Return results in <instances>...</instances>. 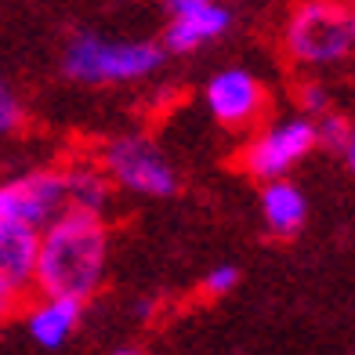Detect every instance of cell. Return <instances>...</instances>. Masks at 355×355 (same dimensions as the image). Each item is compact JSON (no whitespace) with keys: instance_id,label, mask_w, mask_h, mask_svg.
<instances>
[{"instance_id":"cell-1","label":"cell","mask_w":355,"mask_h":355,"mask_svg":"<svg viewBox=\"0 0 355 355\" xmlns=\"http://www.w3.org/2000/svg\"><path fill=\"white\" fill-rule=\"evenodd\" d=\"M109 225L98 214L66 211L37 236L33 297H66L87 304L105 283Z\"/></svg>"},{"instance_id":"cell-2","label":"cell","mask_w":355,"mask_h":355,"mask_svg":"<svg viewBox=\"0 0 355 355\" xmlns=\"http://www.w3.org/2000/svg\"><path fill=\"white\" fill-rule=\"evenodd\" d=\"M164 47L159 40H120L94 29H80L62 47V73L87 87L135 84L159 69Z\"/></svg>"},{"instance_id":"cell-3","label":"cell","mask_w":355,"mask_h":355,"mask_svg":"<svg viewBox=\"0 0 355 355\" xmlns=\"http://www.w3.org/2000/svg\"><path fill=\"white\" fill-rule=\"evenodd\" d=\"M279 51L290 66H334L355 51V8L337 0H304L286 11Z\"/></svg>"},{"instance_id":"cell-4","label":"cell","mask_w":355,"mask_h":355,"mask_svg":"<svg viewBox=\"0 0 355 355\" xmlns=\"http://www.w3.org/2000/svg\"><path fill=\"white\" fill-rule=\"evenodd\" d=\"M315 149H319L315 123L309 116H283L250 131V138L236 153V167L261 185L286 182V174L301 159H309Z\"/></svg>"},{"instance_id":"cell-5","label":"cell","mask_w":355,"mask_h":355,"mask_svg":"<svg viewBox=\"0 0 355 355\" xmlns=\"http://www.w3.org/2000/svg\"><path fill=\"white\" fill-rule=\"evenodd\" d=\"M98 167L105 171L112 189L135 192V196L164 200L178 192V171L171 159L149 135H116L102 145V153L94 156Z\"/></svg>"},{"instance_id":"cell-6","label":"cell","mask_w":355,"mask_h":355,"mask_svg":"<svg viewBox=\"0 0 355 355\" xmlns=\"http://www.w3.org/2000/svg\"><path fill=\"white\" fill-rule=\"evenodd\" d=\"M66 211L69 203L62 167H37L0 182V225H22V229L40 232Z\"/></svg>"},{"instance_id":"cell-7","label":"cell","mask_w":355,"mask_h":355,"mask_svg":"<svg viewBox=\"0 0 355 355\" xmlns=\"http://www.w3.org/2000/svg\"><path fill=\"white\" fill-rule=\"evenodd\" d=\"M203 102L225 131H257L268 112V87L243 66H225L203 84Z\"/></svg>"},{"instance_id":"cell-8","label":"cell","mask_w":355,"mask_h":355,"mask_svg":"<svg viewBox=\"0 0 355 355\" xmlns=\"http://www.w3.org/2000/svg\"><path fill=\"white\" fill-rule=\"evenodd\" d=\"M232 29V11L214 0H171L167 4V26H164V55H189L203 44L221 40Z\"/></svg>"},{"instance_id":"cell-9","label":"cell","mask_w":355,"mask_h":355,"mask_svg":"<svg viewBox=\"0 0 355 355\" xmlns=\"http://www.w3.org/2000/svg\"><path fill=\"white\" fill-rule=\"evenodd\" d=\"M37 236L22 225H0V290L19 301L33 297L37 276Z\"/></svg>"},{"instance_id":"cell-10","label":"cell","mask_w":355,"mask_h":355,"mask_svg":"<svg viewBox=\"0 0 355 355\" xmlns=\"http://www.w3.org/2000/svg\"><path fill=\"white\" fill-rule=\"evenodd\" d=\"M22 319H26V334L40 348H62L76 334L80 319H84V304L66 297H29Z\"/></svg>"},{"instance_id":"cell-11","label":"cell","mask_w":355,"mask_h":355,"mask_svg":"<svg viewBox=\"0 0 355 355\" xmlns=\"http://www.w3.org/2000/svg\"><path fill=\"white\" fill-rule=\"evenodd\" d=\"M62 178H66V203H69V211L105 218L109 203H112V192H116V189L109 185V178L98 167V159H94V156L66 159V164H62Z\"/></svg>"},{"instance_id":"cell-12","label":"cell","mask_w":355,"mask_h":355,"mask_svg":"<svg viewBox=\"0 0 355 355\" xmlns=\"http://www.w3.org/2000/svg\"><path fill=\"white\" fill-rule=\"evenodd\" d=\"M261 221L279 239H290L304 229V221H309V200H304V192L290 178L286 182L261 185Z\"/></svg>"},{"instance_id":"cell-13","label":"cell","mask_w":355,"mask_h":355,"mask_svg":"<svg viewBox=\"0 0 355 355\" xmlns=\"http://www.w3.org/2000/svg\"><path fill=\"white\" fill-rule=\"evenodd\" d=\"M315 123V138H319V145H330V149H337L341 153L345 149V141H348V135H352V120L348 116H341V112H322V116H315L312 120Z\"/></svg>"},{"instance_id":"cell-14","label":"cell","mask_w":355,"mask_h":355,"mask_svg":"<svg viewBox=\"0 0 355 355\" xmlns=\"http://www.w3.org/2000/svg\"><path fill=\"white\" fill-rule=\"evenodd\" d=\"M22 123H26V105H22V98L15 94V87H8L4 80H0V138L19 135Z\"/></svg>"},{"instance_id":"cell-15","label":"cell","mask_w":355,"mask_h":355,"mask_svg":"<svg viewBox=\"0 0 355 355\" xmlns=\"http://www.w3.org/2000/svg\"><path fill=\"white\" fill-rule=\"evenodd\" d=\"M236 286H239V268L236 265H218L203 276L200 294L203 297H225V294H232Z\"/></svg>"},{"instance_id":"cell-16","label":"cell","mask_w":355,"mask_h":355,"mask_svg":"<svg viewBox=\"0 0 355 355\" xmlns=\"http://www.w3.org/2000/svg\"><path fill=\"white\" fill-rule=\"evenodd\" d=\"M297 98H301V116H309V120H315V116H322V112L330 109V102H327V87L322 84H315V80H309V84H301L297 87Z\"/></svg>"},{"instance_id":"cell-17","label":"cell","mask_w":355,"mask_h":355,"mask_svg":"<svg viewBox=\"0 0 355 355\" xmlns=\"http://www.w3.org/2000/svg\"><path fill=\"white\" fill-rule=\"evenodd\" d=\"M26 304H29V301H19V297H11V294H4V290H0V322H8L11 315H19Z\"/></svg>"},{"instance_id":"cell-18","label":"cell","mask_w":355,"mask_h":355,"mask_svg":"<svg viewBox=\"0 0 355 355\" xmlns=\"http://www.w3.org/2000/svg\"><path fill=\"white\" fill-rule=\"evenodd\" d=\"M341 156H345V164H348V167L355 171V127H352V135H348V141H345Z\"/></svg>"},{"instance_id":"cell-19","label":"cell","mask_w":355,"mask_h":355,"mask_svg":"<svg viewBox=\"0 0 355 355\" xmlns=\"http://www.w3.org/2000/svg\"><path fill=\"white\" fill-rule=\"evenodd\" d=\"M116 355H149V352H145V348H120Z\"/></svg>"}]
</instances>
